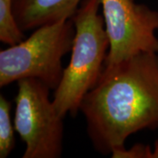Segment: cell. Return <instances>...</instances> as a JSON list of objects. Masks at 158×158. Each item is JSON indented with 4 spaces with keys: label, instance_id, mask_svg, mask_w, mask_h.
<instances>
[{
    "label": "cell",
    "instance_id": "cell-1",
    "mask_svg": "<svg viewBox=\"0 0 158 158\" xmlns=\"http://www.w3.org/2000/svg\"><path fill=\"white\" fill-rule=\"evenodd\" d=\"M79 112L97 152L111 155L142 130L158 129V53L106 66Z\"/></svg>",
    "mask_w": 158,
    "mask_h": 158
},
{
    "label": "cell",
    "instance_id": "cell-2",
    "mask_svg": "<svg viewBox=\"0 0 158 158\" xmlns=\"http://www.w3.org/2000/svg\"><path fill=\"white\" fill-rule=\"evenodd\" d=\"M99 0H84L72 17L75 37L70 60L62 74L53 103L62 118L76 116L85 95L98 82L106 67L109 40Z\"/></svg>",
    "mask_w": 158,
    "mask_h": 158
},
{
    "label": "cell",
    "instance_id": "cell-3",
    "mask_svg": "<svg viewBox=\"0 0 158 158\" xmlns=\"http://www.w3.org/2000/svg\"><path fill=\"white\" fill-rule=\"evenodd\" d=\"M75 27L71 19L34 29L28 38L0 51V87L35 78L56 90L62 77V59L71 51Z\"/></svg>",
    "mask_w": 158,
    "mask_h": 158
},
{
    "label": "cell",
    "instance_id": "cell-4",
    "mask_svg": "<svg viewBox=\"0 0 158 158\" xmlns=\"http://www.w3.org/2000/svg\"><path fill=\"white\" fill-rule=\"evenodd\" d=\"M14 127L25 143L23 158H59L63 150V118L57 113L51 89L35 78L17 82Z\"/></svg>",
    "mask_w": 158,
    "mask_h": 158
},
{
    "label": "cell",
    "instance_id": "cell-5",
    "mask_svg": "<svg viewBox=\"0 0 158 158\" xmlns=\"http://www.w3.org/2000/svg\"><path fill=\"white\" fill-rule=\"evenodd\" d=\"M109 40L106 66L158 53V11L135 0H99Z\"/></svg>",
    "mask_w": 158,
    "mask_h": 158
},
{
    "label": "cell",
    "instance_id": "cell-6",
    "mask_svg": "<svg viewBox=\"0 0 158 158\" xmlns=\"http://www.w3.org/2000/svg\"><path fill=\"white\" fill-rule=\"evenodd\" d=\"M84 0H13V13L23 32L72 19Z\"/></svg>",
    "mask_w": 158,
    "mask_h": 158
},
{
    "label": "cell",
    "instance_id": "cell-7",
    "mask_svg": "<svg viewBox=\"0 0 158 158\" xmlns=\"http://www.w3.org/2000/svg\"><path fill=\"white\" fill-rule=\"evenodd\" d=\"M11 102L0 95V158L10 156L15 147L14 120L11 118Z\"/></svg>",
    "mask_w": 158,
    "mask_h": 158
},
{
    "label": "cell",
    "instance_id": "cell-8",
    "mask_svg": "<svg viewBox=\"0 0 158 158\" xmlns=\"http://www.w3.org/2000/svg\"><path fill=\"white\" fill-rule=\"evenodd\" d=\"M25 38L24 32L18 26L13 13V0H0V40L14 45Z\"/></svg>",
    "mask_w": 158,
    "mask_h": 158
},
{
    "label": "cell",
    "instance_id": "cell-9",
    "mask_svg": "<svg viewBox=\"0 0 158 158\" xmlns=\"http://www.w3.org/2000/svg\"><path fill=\"white\" fill-rule=\"evenodd\" d=\"M110 156L113 158H152V148L148 145L136 143L130 148L114 149Z\"/></svg>",
    "mask_w": 158,
    "mask_h": 158
},
{
    "label": "cell",
    "instance_id": "cell-10",
    "mask_svg": "<svg viewBox=\"0 0 158 158\" xmlns=\"http://www.w3.org/2000/svg\"><path fill=\"white\" fill-rule=\"evenodd\" d=\"M152 158H158V139L155 141L152 149Z\"/></svg>",
    "mask_w": 158,
    "mask_h": 158
}]
</instances>
